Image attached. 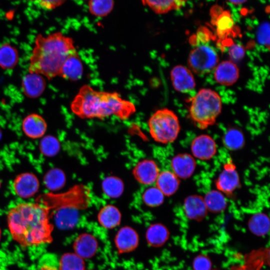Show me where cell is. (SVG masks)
<instances>
[{
    "instance_id": "obj_44",
    "label": "cell",
    "mask_w": 270,
    "mask_h": 270,
    "mask_svg": "<svg viewBox=\"0 0 270 270\" xmlns=\"http://www.w3.org/2000/svg\"><path fill=\"white\" fill-rule=\"evenodd\" d=\"M1 235H2V231H1V230L0 228V238H1Z\"/></svg>"
},
{
    "instance_id": "obj_15",
    "label": "cell",
    "mask_w": 270,
    "mask_h": 270,
    "mask_svg": "<svg viewBox=\"0 0 270 270\" xmlns=\"http://www.w3.org/2000/svg\"><path fill=\"white\" fill-rule=\"evenodd\" d=\"M84 66L76 50L70 54L64 60L61 67L59 76L70 81L80 80L83 74Z\"/></svg>"
},
{
    "instance_id": "obj_30",
    "label": "cell",
    "mask_w": 270,
    "mask_h": 270,
    "mask_svg": "<svg viewBox=\"0 0 270 270\" xmlns=\"http://www.w3.org/2000/svg\"><path fill=\"white\" fill-rule=\"evenodd\" d=\"M102 188L106 196L111 198H116L122 194L124 184L119 178L110 176L106 177L103 180Z\"/></svg>"
},
{
    "instance_id": "obj_26",
    "label": "cell",
    "mask_w": 270,
    "mask_h": 270,
    "mask_svg": "<svg viewBox=\"0 0 270 270\" xmlns=\"http://www.w3.org/2000/svg\"><path fill=\"white\" fill-rule=\"evenodd\" d=\"M143 4L148 6L153 12L158 14H164L172 10H178L182 8L186 2L185 0H142Z\"/></svg>"
},
{
    "instance_id": "obj_37",
    "label": "cell",
    "mask_w": 270,
    "mask_h": 270,
    "mask_svg": "<svg viewBox=\"0 0 270 270\" xmlns=\"http://www.w3.org/2000/svg\"><path fill=\"white\" fill-rule=\"evenodd\" d=\"M270 28L268 23L265 22L262 24L258 31V42L268 48H270Z\"/></svg>"
},
{
    "instance_id": "obj_41",
    "label": "cell",
    "mask_w": 270,
    "mask_h": 270,
    "mask_svg": "<svg viewBox=\"0 0 270 270\" xmlns=\"http://www.w3.org/2000/svg\"><path fill=\"white\" fill-rule=\"evenodd\" d=\"M222 8L216 5L212 6L210 9L211 22L212 24H214L215 20L218 16L223 11Z\"/></svg>"
},
{
    "instance_id": "obj_31",
    "label": "cell",
    "mask_w": 270,
    "mask_h": 270,
    "mask_svg": "<svg viewBox=\"0 0 270 270\" xmlns=\"http://www.w3.org/2000/svg\"><path fill=\"white\" fill-rule=\"evenodd\" d=\"M114 5V2L112 0H90L88 3L90 12L98 18L108 16L113 10Z\"/></svg>"
},
{
    "instance_id": "obj_27",
    "label": "cell",
    "mask_w": 270,
    "mask_h": 270,
    "mask_svg": "<svg viewBox=\"0 0 270 270\" xmlns=\"http://www.w3.org/2000/svg\"><path fill=\"white\" fill-rule=\"evenodd\" d=\"M203 198L208 211L218 213L226 208V199L224 194L218 190L208 192Z\"/></svg>"
},
{
    "instance_id": "obj_45",
    "label": "cell",
    "mask_w": 270,
    "mask_h": 270,
    "mask_svg": "<svg viewBox=\"0 0 270 270\" xmlns=\"http://www.w3.org/2000/svg\"><path fill=\"white\" fill-rule=\"evenodd\" d=\"M1 138V132H0V138Z\"/></svg>"
},
{
    "instance_id": "obj_33",
    "label": "cell",
    "mask_w": 270,
    "mask_h": 270,
    "mask_svg": "<svg viewBox=\"0 0 270 270\" xmlns=\"http://www.w3.org/2000/svg\"><path fill=\"white\" fill-rule=\"evenodd\" d=\"M223 142L230 150H238L241 148L244 144L242 133L236 128H230L224 134Z\"/></svg>"
},
{
    "instance_id": "obj_34",
    "label": "cell",
    "mask_w": 270,
    "mask_h": 270,
    "mask_svg": "<svg viewBox=\"0 0 270 270\" xmlns=\"http://www.w3.org/2000/svg\"><path fill=\"white\" fill-rule=\"evenodd\" d=\"M83 259L75 253L64 254L60 261V270H84Z\"/></svg>"
},
{
    "instance_id": "obj_16",
    "label": "cell",
    "mask_w": 270,
    "mask_h": 270,
    "mask_svg": "<svg viewBox=\"0 0 270 270\" xmlns=\"http://www.w3.org/2000/svg\"><path fill=\"white\" fill-rule=\"evenodd\" d=\"M239 73V69L235 63L230 60H224L216 67L214 78L220 84L230 86L238 80Z\"/></svg>"
},
{
    "instance_id": "obj_4",
    "label": "cell",
    "mask_w": 270,
    "mask_h": 270,
    "mask_svg": "<svg viewBox=\"0 0 270 270\" xmlns=\"http://www.w3.org/2000/svg\"><path fill=\"white\" fill-rule=\"evenodd\" d=\"M222 110L220 95L210 88H202L192 98L190 116L195 126L205 130L214 125Z\"/></svg>"
},
{
    "instance_id": "obj_25",
    "label": "cell",
    "mask_w": 270,
    "mask_h": 270,
    "mask_svg": "<svg viewBox=\"0 0 270 270\" xmlns=\"http://www.w3.org/2000/svg\"><path fill=\"white\" fill-rule=\"evenodd\" d=\"M19 60L17 48L9 43L0 46V68L3 70L14 68Z\"/></svg>"
},
{
    "instance_id": "obj_8",
    "label": "cell",
    "mask_w": 270,
    "mask_h": 270,
    "mask_svg": "<svg viewBox=\"0 0 270 270\" xmlns=\"http://www.w3.org/2000/svg\"><path fill=\"white\" fill-rule=\"evenodd\" d=\"M240 184L236 166L230 158L224 164L222 170L215 182L216 187L224 194L230 196L239 188Z\"/></svg>"
},
{
    "instance_id": "obj_12",
    "label": "cell",
    "mask_w": 270,
    "mask_h": 270,
    "mask_svg": "<svg viewBox=\"0 0 270 270\" xmlns=\"http://www.w3.org/2000/svg\"><path fill=\"white\" fill-rule=\"evenodd\" d=\"M170 74L172 85L178 92H186L196 86L192 71L184 66H176L171 70Z\"/></svg>"
},
{
    "instance_id": "obj_42",
    "label": "cell",
    "mask_w": 270,
    "mask_h": 270,
    "mask_svg": "<svg viewBox=\"0 0 270 270\" xmlns=\"http://www.w3.org/2000/svg\"><path fill=\"white\" fill-rule=\"evenodd\" d=\"M228 2L234 5H240L246 2V1L244 0H228Z\"/></svg>"
},
{
    "instance_id": "obj_40",
    "label": "cell",
    "mask_w": 270,
    "mask_h": 270,
    "mask_svg": "<svg viewBox=\"0 0 270 270\" xmlns=\"http://www.w3.org/2000/svg\"><path fill=\"white\" fill-rule=\"evenodd\" d=\"M37 7L46 10H50L58 8L65 2L61 0H41L32 2Z\"/></svg>"
},
{
    "instance_id": "obj_7",
    "label": "cell",
    "mask_w": 270,
    "mask_h": 270,
    "mask_svg": "<svg viewBox=\"0 0 270 270\" xmlns=\"http://www.w3.org/2000/svg\"><path fill=\"white\" fill-rule=\"evenodd\" d=\"M218 62L216 50L208 45H200L192 49L188 60L190 70L198 75L210 72L216 68Z\"/></svg>"
},
{
    "instance_id": "obj_23",
    "label": "cell",
    "mask_w": 270,
    "mask_h": 270,
    "mask_svg": "<svg viewBox=\"0 0 270 270\" xmlns=\"http://www.w3.org/2000/svg\"><path fill=\"white\" fill-rule=\"evenodd\" d=\"M98 218L102 226L110 229L116 227L120 224L121 214L116 207L107 204L100 210Z\"/></svg>"
},
{
    "instance_id": "obj_21",
    "label": "cell",
    "mask_w": 270,
    "mask_h": 270,
    "mask_svg": "<svg viewBox=\"0 0 270 270\" xmlns=\"http://www.w3.org/2000/svg\"><path fill=\"white\" fill-rule=\"evenodd\" d=\"M98 243L92 234H82L78 236L74 243L75 254L83 258L92 257L96 252Z\"/></svg>"
},
{
    "instance_id": "obj_1",
    "label": "cell",
    "mask_w": 270,
    "mask_h": 270,
    "mask_svg": "<svg viewBox=\"0 0 270 270\" xmlns=\"http://www.w3.org/2000/svg\"><path fill=\"white\" fill-rule=\"evenodd\" d=\"M50 210L36 202H22L10 208L8 225L13 239L23 246H38L52 241Z\"/></svg>"
},
{
    "instance_id": "obj_22",
    "label": "cell",
    "mask_w": 270,
    "mask_h": 270,
    "mask_svg": "<svg viewBox=\"0 0 270 270\" xmlns=\"http://www.w3.org/2000/svg\"><path fill=\"white\" fill-rule=\"evenodd\" d=\"M155 182L164 196H170L177 192L180 182L172 171L164 170L160 172Z\"/></svg>"
},
{
    "instance_id": "obj_39",
    "label": "cell",
    "mask_w": 270,
    "mask_h": 270,
    "mask_svg": "<svg viewBox=\"0 0 270 270\" xmlns=\"http://www.w3.org/2000/svg\"><path fill=\"white\" fill-rule=\"evenodd\" d=\"M212 264L210 258L204 255H199L194 260V270H210Z\"/></svg>"
},
{
    "instance_id": "obj_35",
    "label": "cell",
    "mask_w": 270,
    "mask_h": 270,
    "mask_svg": "<svg viewBox=\"0 0 270 270\" xmlns=\"http://www.w3.org/2000/svg\"><path fill=\"white\" fill-rule=\"evenodd\" d=\"M164 196L155 186L146 188L142 194L144 202L150 207H156L161 205L164 201Z\"/></svg>"
},
{
    "instance_id": "obj_13",
    "label": "cell",
    "mask_w": 270,
    "mask_h": 270,
    "mask_svg": "<svg viewBox=\"0 0 270 270\" xmlns=\"http://www.w3.org/2000/svg\"><path fill=\"white\" fill-rule=\"evenodd\" d=\"M269 260L270 249L260 248L246 254L242 264L233 266L229 270H260L269 264Z\"/></svg>"
},
{
    "instance_id": "obj_38",
    "label": "cell",
    "mask_w": 270,
    "mask_h": 270,
    "mask_svg": "<svg viewBox=\"0 0 270 270\" xmlns=\"http://www.w3.org/2000/svg\"><path fill=\"white\" fill-rule=\"evenodd\" d=\"M228 54L230 61L238 62L242 60L245 55L244 48L240 44H233L228 49Z\"/></svg>"
},
{
    "instance_id": "obj_17",
    "label": "cell",
    "mask_w": 270,
    "mask_h": 270,
    "mask_svg": "<svg viewBox=\"0 0 270 270\" xmlns=\"http://www.w3.org/2000/svg\"><path fill=\"white\" fill-rule=\"evenodd\" d=\"M22 130L28 137L36 139L42 137L47 130L45 120L40 114H31L26 116L22 124Z\"/></svg>"
},
{
    "instance_id": "obj_3",
    "label": "cell",
    "mask_w": 270,
    "mask_h": 270,
    "mask_svg": "<svg viewBox=\"0 0 270 270\" xmlns=\"http://www.w3.org/2000/svg\"><path fill=\"white\" fill-rule=\"evenodd\" d=\"M76 50L73 39L61 32L38 34L29 60L28 72L52 80L59 76L66 58Z\"/></svg>"
},
{
    "instance_id": "obj_18",
    "label": "cell",
    "mask_w": 270,
    "mask_h": 270,
    "mask_svg": "<svg viewBox=\"0 0 270 270\" xmlns=\"http://www.w3.org/2000/svg\"><path fill=\"white\" fill-rule=\"evenodd\" d=\"M46 87L45 78L40 74L28 72L22 80V92L26 96L30 98L40 96L44 92Z\"/></svg>"
},
{
    "instance_id": "obj_43",
    "label": "cell",
    "mask_w": 270,
    "mask_h": 270,
    "mask_svg": "<svg viewBox=\"0 0 270 270\" xmlns=\"http://www.w3.org/2000/svg\"><path fill=\"white\" fill-rule=\"evenodd\" d=\"M40 270H58L56 268L48 266H42Z\"/></svg>"
},
{
    "instance_id": "obj_11",
    "label": "cell",
    "mask_w": 270,
    "mask_h": 270,
    "mask_svg": "<svg viewBox=\"0 0 270 270\" xmlns=\"http://www.w3.org/2000/svg\"><path fill=\"white\" fill-rule=\"evenodd\" d=\"M160 172L157 164L150 159L138 162L132 170L134 178L140 184L145 186L151 185L155 182Z\"/></svg>"
},
{
    "instance_id": "obj_24",
    "label": "cell",
    "mask_w": 270,
    "mask_h": 270,
    "mask_svg": "<svg viewBox=\"0 0 270 270\" xmlns=\"http://www.w3.org/2000/svg\"><path fill=\"white\" fill-rule=\"evenodd\" d=\"M170 236L168 228L163 224H152L146 230V239L148 243L154 247H160L168 240Z\"/></svg>"
},
{
    "instance_id": "obj_19",
    "label": "cell",
    "mask_w": 270,
    "mask_h": 270,
    "mask_svg": "<svg viewBox=\"0 0 270 270\" xmlns=\"http://www.w3.org/2000/svg\"><path fill=\"white\" fill-rule=\"evenodd\" d=\"M183 208L188 218L197 221L203 220L208 212L204 198L196 194L186 197L184 200Z\"/></svg>"
},
{
    "instance_id": "obj_2",
    "label": "cell",
    "mask_w": 270,
    "mask_h": 270,
    "mask_svg": "<svg viewBox=\"0 0 270 270\" xmlns=\"http://www.w3.org/2000/svg\"><path fill=\"white\" fill-rule=\"evenodd\" d=\"M70 109L81 118L103 119L114 116L121 120L128 119L136 111L134 104L118 92L96 90L88 84L79 89Z\"/></svg>"
},
{
    "instance_id": "obj_29",
    "label": "cell",
    "mask_w": 270,
    "mask_h": 270,
    "mask_svg": "<svg viewBox=\"0 0 270 270\" xmlns=\"http://www.w3.org/2000/svg\"><path fill=\"white\" fill-rule=\"evenodd\" d=\"M248 228L257 236H264L269 232L270 220L268 216L263 212L252 216L249 220Z\"/></svg>"
},
{
    "instance_id": "obj_28",
    "label": "cell",
    "mask_w": 270,
    "mask_h": 270,
    "mask_svg": "<svg viewBox=\"0 0 270 270\" xmlns=\"http://www.w3.org/2000/svg\"><path fill=\"white\" fill-rule=\"evenodd\" d=\"M216 26L218 36L224 39L230 34L234 28V22L228 10H224L218 16L214 24Z\"/></svg>"
},
{
    "instance_id": "obj_9",
    "label": "cell",
    "mask_w": 270,
    "mask_h": 270,
    "mask_svg": "<svg viewBox=\"0 0 270 270\" xmlns=\"http://www.w3.org/2000/svg\"><path fill=\"white\" fill-rule=\"evenodd\" d=\"M190 150L194 158L200 160L212 159L217 152L214 140L210 135L202 134L196 136L190 144Z\"/></svg>"
},
{
    "instance_id": "obj_14",
    "label": "cell",
    "mask_w": 270,
    "mask_h": 270,
    "mask_svg": "<svg viewBox=\"0 0 270 270\" xmlns=\"http://www.w3.org/2000/svg\"><path fill=\"white\" fill-rule=\"evenodd\" d=\"M196 161L192 155L187 153L178 154L170 162L172 172L180 179L190 178L196 168Z\"/></svg>"
},
{
    "instance_id": "obj_5",
    "label": "cell",
    "mask_w": 270,
    "mask_h": 270,
    "mask_svg": "<svg viewBox=\"0 0 270 270\" xmlns=\"http://www.w3.org/2000/svg\"><path fill=\"white\" fill-rule=\"evenodd\" d=\"M91 192L90 188L84 184H77L66 192L50 193L41 196L39 202L50 210L64 209H85L90 205Z\"/></svg>"
},
{
    "instance_id": "obj_20",
    "label": "cell",
    "mask_w": 270,
    "mask_h": 270,
    "mask_svg": "<svg viewBox=\"0 0 270 270\" xmlns=\"http://www.w3.org/2000/svg\"><path fill=\"white\" fill-rule=\"evenodd\" d=\"M114 242L120 253L130 252L138 246V236L133 228L123 227L118 232Z\"/></svg>"
},
{
    "instance_id": "obj_10",
    "label": "cell",
    "mask_w": 270,
    "mask_h": 270,
    "mask_svg": "<svg viewBox=\"0 0 270 270\" xmlns=\"http://www.w3.org/2000/svg\"><path fill=\"white\" fill-rule=\"evenodd\" d=\"M40 182L38 178L34 174L28 172L17 176L12 183L14 193L24 198L33 196L38 192Z\"/></svg>"
},
{
    "instance_id": "obj_6",
    "label": "cell",
    "mask_w": 270,
    "mask_h": 270,
    "mask_svg": "<svg viewBox=\"0 0 270 270\" xmlns=\"http://www.w3.org/2000/svg\"><path fill=\"white\" fill-rule=\"evenodd\" d=\"M148 125L152 138L156 142L162 144L174 142L180 130L178 116L168 108L155 112L149 118Z\"/></svg>"
},
{
    "instance_id": "obj_32",
    "label": "cell",
    "mask_w": 270,
    "mask_h": 270,
    "mask_svg": "<svg viewBox=\"0 0 270 270\" xmlns=\"http://www.w3.org/2000/svg\"><path fill=\"white\" fill-rule=\"evenodd\" d=\"M66 182L64 172L59 168H54L48 172L44 178L46 186L52 190L62 188Z\"/></svg>"
},
{
    "instance_id": "obj_46",
    "label": "cell",
    "mask_w": 270,
    "mask_h": 270,
    "mask_svg": "<svg viewBox=\"0 0 270 270\" xmlns=\"http://www.w3.org/2000/svg\"><path fill=\"white\" fill-rule=\"evenodd\" d=\"M0 186H1V182H0Z\"/></svg>"
},
{
    "instance_id": "obj_36",
    "label": "cell",
    "mask_w": 270,
    "mask_h": 270,
    "mask_svg": "<svg viewBox=\"0 0 270 270\" xmlns=\"http://www.w3.org/2000/svg\"><path fill=\"white\" fill-rule=\"evenodd\" d=\"M40 149L42 154L46 156H54L58 154L60 149V144L55 137L47 136L42 140Z\"/></svg>"
}]
</instances>
